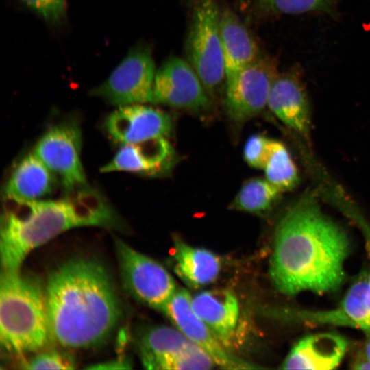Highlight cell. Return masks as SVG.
I'll use <instances>...</instances> for the list:
<instances>
[{
  "mask_svg": "<svg viewBox=\"0 0 370 370\" xmlns=\"http://www.w3.org/2000/svg\"><path fill=\"white\" fill-rule=\"evenodd\" d=\"M361 227L362 229V232L364 235L365 242V247L366 250L367 251L369 263H370V229L365 225H362ZM367 278H368V282L370 286V267L369 271L367 273Z\"/></svg>",
  "mask_w": 370,
  "mask_h": 370,
  "instance_id": "obj_30",
  "label": "cell"
},
{
  "mask_svg": "<svg viewBox=\"0 0 370 370\" xmlns=\"http://www.w3.org/2000/svg\"><path fill=\"white\" fill-rule=\"evenodd\" d=\"M51 336L74 349L103 343L120 317L110 276L97 261L67 260L51 271L45 288Z\"/></svg>",
  "mask_w": 370,
  "mask_h": 370,
  "instance_id": "obj_2",
  "label": "cell"
},
{
  "mask_svg": "<svg viewBox=\"0 0 370 370\" xmlns=\"http://www.w3.org/2000/svg\"><path fill=\"white\" fill-rule=\"evenodd\" d=\"M273 139L260 134L251 135L247 140L243 149L246 162L251 167L264 169L268 160Z\"/></svg>",
  "mask_w": 370,
  "mask_h": 370,
  "instance_id": "obj_26",
  "label": "cell"
},
{
  "mask_svg": "<svg viewBox=\"0 0 370 370\" xmlns=\"http://www.w3.org/2000/svg\"><path fill=\"white\" fill-rule=\"evenodd\" d=\"M176 274L189 286L199 288L214 282L220 273V258L204 248L191 246L174 238L171 254Z\"/></svg>",
  "mask_w": 370,
  "mask_h": 370,
  "instance_id": "obj_21",
  "label": "cell"
},
{
  "mask_svg": "<svg viewBox=\"0 0 370 370\" xmlns=\"http://www.w3.org/2000/svg\"><path fill=\"white\" fill-rule=\"evenodd\" d=\"M190 304L195 314L228 348L239 317V305L234 293L224 288L204 291L191 297Z\"/></svg>",
  "mask_w": 370,
  "mask_h": 370,
  "instance_id": "obj_18",
  "label": "cell"
},
{
  "mask_svg": "<svg viewBox=\"0 0 370 370\" xmlns=\"http://www.w3.org/2000/svg\"><path fill=\"white\" fill-rule=\"evenodd\" d=\"M266 179L281 191L293 189L299 182L297 168L286 146L273 140L271 151L263 169Z\"/></svg>",
  "mask_w": 370,
  "mask_h": 370,
  "instance_id": "obj_23",
  "label": "cell"
},
{
  "mask_svg": "<svg viewBox=\"0 0 370 370\" xmlns=\"http://www.w3.org/2000/svg\"><path fill=\"white\" fill-rule=\"evenodd\" d=\"M58 180L34 153L23 157L12 170L4 188V197L37 200L51 194Z\"/></svg>",
  "mask_w": 370,
  "mask_h": 370,
  "instance_id": "obj_20",
  "label": "cell"
},
{
  "mask_svg": "<svg viewBox=\"0 0 370 370\" xmlns=\"http://www.w3.org/2000/svg\"><path fill=\"white\" fill-rule=\"evenodd\" d=\"M353 369H370V360H369L360 352H358L351 363Z\"/></svg>",
  "mask_w": 370,
  "mask_h": 370,
  "instance_id": "obj_29",
  "label": "cell"
},
{
  "mask_svg": "<svg viewBox=\"0 0 370 370\" xmlns=\"http://www.w3.org/2000/svg\"><path fill=\"white\" fill-rule=\"evenodd\" d=\"M206 91L190 64L171 57L156 71L153 103L200 112L210 106Z\"/></svg>",
  "mask_w": 370,
  "mask_h": 370,
  "instance_id": "obj_11",
  "label": "cell"
},
{
  "mask_svg": "<svg viewBox=\"0 0 370 370\" xmlns=\"http://www.w3.org/2000/svg\"><path fill=\"white\" fill-rule=\"evenodd\" d=\"M366 336L363 341L362 348L358 351L370 360V330H365Z\"/></svg>",
  "mask_w": 370,
  "mask_h": 370,
  "instance_id": "obj_31",
  "label": "cell"
},
{
  "mask_svg": "<svg viewBox=\"0 0 370 370\" xmlns=\"http://www.w3.org/2000/svg\"><path fill=\"white\" fill-rule=\"evenodd\" d=\"M25 369H75L72 360L64 354L57 352H45L37 355L26 362Z\"/></svg>",
  "mask_w": 370,
  "mask_h": 370,
  "instance_id": "obj_27",
  "label": "cell"
},
{
  "mask_svg": "<svg viewBox=\"0 0 370 370\" xmlns=\"http://www.w3.org/2000/svg\"><path fill=\"white\" fill-rule=\"evenodd\" d=\"M136 344L141 362L147 369L199 370L215 365L203 349L176 327L146 328L138 334Z\"/></svg>",
  "mask_w": 370,
  "mask_h": 370,
  "instance_id": "obj_6",
  "label": "cell"
},
{
  "mask_svg": "<svg viewBox=\"0 0 370 370\" xmlns=\"http://www.w3.org/2000/svg\"><path fill=\"white\" fill-rule=\"evenodd\" d=\"M191 296L185 289H178L162 312L174 325L203 349L217 365L226 369H257L231 353L215 334L193 312Z\"/></svg>",
  "mask_w": 370,
  "mask_h": 370,
  "instance_id": "obj_12",
  "label": "cell"
},
{
  "mask_svg": "<svg viewBox=\"0 0 370 370\" xmlns=\"http://www.w3.org/2000/svg\"><path fill=\"white\" fill-rule=\"evenodd\" d=\"M350 243L345 232L310 201L282 217L274 236L269 273L280 293L323 294L343 284Z\"/></svg>",
  "mask_w": 370,
  "mask_h": 370,
  "instance_id": "obj_1",
  "label": "cell"
},
{
  "mask_svg": "<svg viewBox=\"0 0 370 370\" xmlns=\"http://www.w3.org/2000/svg\"><path fill=\"white\" fill-rule=\"evenodd\" d=\"M292 317L295 321L308 324L354 327L365 331L370 330V286L367 274H362L334 308L318 311L296 310Z\"/></svg>",
  "mask_w": 370,
  "mask_h": 370,
  "instance_id": "obj_14",
  "label": "cell"
},
{
  "mask_svg": "<svg viewBox=\"0 0 370 370\" xmlns=\"http://www.w3.org/2000/svg\"><path fill=\"white\" fill-rule=\"evenodd\" d=\"M278 75L275 59L259 56L227 78L225 106L230 118L243 122L261 112L267 106L271 88Z\"/></svg>",
  "mask_w": 370,
  "mask_h": 370,
  "instance_id": "obj_10",
  "label": "cell"
},
{
  "mask_svg": "<svg viewBox=\"0 0 370 370\" xmlns=\"http://www.w3.org/2000/svg\"><path fill=\"white\" fill-rule=\"evenodd\" d=\"M348 347L347 339L336 333L321 332L301 338L282 364L284 369L328 370L336 369Z\"/></svg>",
  "mask_w": 370,
  "mask_h": 370,
  "instance_id": "obj_17",
  "label": "cell"
},
{
  "mask_svg": "<svg viewBox=\"0 0 370 370\" xmlns=\"http://www.w3.org/2000/svg\"><path fill=\"white\" fill-rule=\"evenodd\" d=\"M54 200L5 197L0 256L3 270H20L29 254L73 228L120 227L121 220L103 195L88 185Z\"/></svg>",
  "mask_w": 370,
  "mask_h": 370,
  "instance_id": "obj_3",
  "label": "cell"
},
{
  "mask_svg": "<svg viewBox=\"0 0 370 370\" xmlns=\"http://www.w3.org/2000/svg\"><path fill=\"white\" fill-rule=\"evenodd\" d=\"M156 65L149 48L132 47L126 56L90 95L121 106L153 102Z\"/></svg>",
  "mask_w": 370,
  "mask_h": 370,
  "instance_id": "obj_7",
  "label": "cell"
},
{
  "mask_svg": "<svg viewBox=\"0 0 370 370\" xmlns=\"http://www.w3.org/2000/svg\"><path fill=\"white\" fill-rule=\"evenodd\" d=\"M282 192L267 179L251 178L243 183L231 203L230 208L262 214L272 208Z\"/></svg>",
  "mask_w": 370,
  "mask_h": 370,
  "instance_id": "obj_22",
  "label": "cell"
},
{
  "mask_svg": "<svg viewBox=\"0 0 370 370\" xmlns=\"http://www.w3.org/2000/svg\"><path fill=\"white\" fill-rule=\"evenodd\" d=\"M104 127L109 137L121 145L166 137L172 121L165 112L145 103L119 106L106 119Z\"/></svg>",
  "mask_w": 370,
  "mask_h": 370,
  "instance_id": "obj_13",
  "label": "cell"
},
{
  "mask_svg": "<svg viewBox=\"0 0 370 370\" xmlns=\"http://www.w3.org/2000/svg\"><path fill=\"white\" fill-rule=\"evenodd\" d=\"M187 55L207 91H213L226 78L215 0H199L194 8Z\"/></svg>",
  "mask_w": 370,
  "mask_h": 370,
  "instance_id": "obj_5",
  "label": "cell"
},
{
  "mask_svg": "<svg viewBox=\"0 0 370 370\" xmlns=\"http://www.w3.org/2000/svg\"><path fill=\"white\" fill-rule=\"evenodd\" d=\"M18 1L50 25L60 26L66 19L67 0Z\"/></svg>",
  "mask_w": 370,
  "mask_h": 370,
  "instance_id": "obj_25",
  "label": "cell"
},
{
  "mask_svg": "<svg viewBox=\"0 0 370 370\" xmlns=\"http://www.w3.org/2000/svg\"><path fill=\"white\" fill-rule=\"evenodd\" d=\"M115 246L125 288L136 299L162 311L177 291L173 277L159 262L125 242L116 239Z\"/></svg>",
  "mask_w": 370,
  "mask_h": 370,
  "instance_id": "obj_8",
  "label": "cell"
},
{
  "mask_svg": "<svg viewBox=\"0 0 370 370\" xmlns=\"http://www.w3.org/2000/svg\"><path fill=\"white\" fill-rule=\"evenodd\" d=\"M51 338L45 289L20 270H1L0 342L11 353L44 347Z\"/></svg>",
  "mask_w": 370,
  "mask_h": 370,
  "instance_id": "obj_4",
  "label": "cell"
},
{
  "mask_svg": "<svg viewBox=\"0 0 370 370\" xmlns=\"http://www.w3.org/2000/svg\"><path fill=\"white\" fill-rule=\"evenodd\" d=\"M267 106L285 125L301 134H308L310 108L297 69L277 76L270 90Z\"/></svg>",
  "mask_w": 370,
  "mask_h": 370,
  "instance_id": "obj_16",
  "label": "cell"
},
{
  "mask_svg": "<svg viewBox=\"0 0 370 370\" xmlns=\"http://www.w3.org/2000/svg\"><path fill=\"white\" fill-rule=\"evenodd\" d=\"M262 8L275 14H297L311 11L330 12L334 0H259Z\"/></svg>",
  "mask_w": 370,
  "mask_h": 370,
  "instance_id": "obj_24",
  "label": "cell"
},
{
  "mask_svg": "<svg viewBox=\"0 0 370 370\" xmlns=\"http://www.w3.org/2000/svg\"><path fill=\"white\" fill-rule=\"evenodd\" d=\"M219 27L227 79L259 56L258 47L249 31L230 9L219 10Z\"/></svg>",
  "mask_w": 370,
  "mask_h": 370,
  "instance_id": "obj_19",
  "label": "cell"
},
{
  "mask_svg": "<svg viewBox=\"0 0 370 370\" xmlns=\"http://www.w3.org/2000/svg\"><path fill=\"white\" fill-rule=\"evenodd\" d=\"M131 363L127 359L108 361L88 367V369H130Z\"/></svg>",
  "mask_w": 370,
  "mask_h": 370,
  "instance_id": "obj_28",
  "label": "cell"
},
{
  "mask_svg": "<svg viewBox=\"0 0 370 370\" xmlns=\"http://www.w3.org/2000/svg\"><path fill=\"white\" fill-rule=\"evenodd\" d=\"M82 132L65 121L53 125L40 138L33 153L54 174L65 192L88 185L81 160Z\"/></svg>",
  "mask_w": 370,
  "mask_h": 370,
  "instance_id": "obj_9",
  "label": "cell"
},
{
  "mask_svg": "<svg viewBox=\"0 0 370 370\" xmlns=\"http://www.w3.org/2000/svg\"><path fill=\"white\" fill-rule=\"evenodd\" d=\"M174 156V150L165 137L152 138L121 145L100 171H126L154 176L169 170Z\"/></svg>",
  "mask_w": 370,
  "mask_h": 370,
  "instance_id": "obj_15",
  "label": "cell"
}]
</instances>
